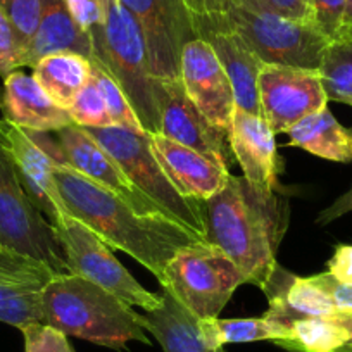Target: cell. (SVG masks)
Segmentation results:
<instances>
[{
    "instance_id": "4dcf8cb0",
    "label": "cell",
    "mask_w": 352,
    "mask_h": 352,
    "mask_svg": "<svg viewBox=\"0 0 352 352\" xmlns=\"http://www.w3.org/2000/svg\"><path fill=\"white\" fill-rule=\"evenodd\" d=\"M311 21L330 42L338 40L344 30L345 0H309Z\"/></svg>"
},
{
    "instance_id": "60d3db41",
    "label": "cell",
    "mask_w": 352,
    "mask_h": 352,
    "mask_svg": "<svg viewBox=\"0 0 352 352\" xmlns=\"http://www.w3.org/2000/svg\"><path fill=\"white\" fill-rule=\"evenodd\" d=\"M306 2H307V6H309V0H306Z\"/></svg>"
},
{
    "instance_id": "8d00e7d4",
    "label": "cell",
    "mask_w": 352,
    "mask_h": 352,
    "mask_svg": "<svg viewBox=\"0 0 352 352\" xmlns=\"http://www.w3.org/2000/svg\"><path fill=\"white\" fill-rule=\"evenodd\" d=\"M327 272L338 283L352 285V243H340L335 247L333 256L327 263Z\"/></svg>"
},
{
    "instance_id": "d590c367",
    "label": "cell",
    "mask_w": 352,
    "mask_h": 352,
    "mask_svg": "<svg viewBox=\"0 0 352 352\" xmlns=\"http://www.w3.org/2000/svg\"><path fill=\"white\" fill-rule=\"evenodd\" d=\"M316 287H320L324 294L331 299L340 313H352V285L338 283L328 272L318 273V275L307 276Z\"/></svg>"
},
{
    "instance_id": "e575fe53",
    "label": "cell",
    "mask_w": 352,
    "mask_h": 352,
    "mask_svg": "<svg viewBox=\"0 0 352 352\" xmlns=\"http://www.w3.org/2000/svg\"><path fill=\"white\" fill-rule=\"evenodd\" d=\"M71 19L81 32L88 33L102 26L107 0H63Z\"/></svg>"
},
{
    "instance_id": "7c38bea8",
    "label": "cell",
    "mask_w": 352,
    "mask_h": 352,
    "mask_svg": "<svg viewBox=\"0 0 352 352\" xmlns=\"http://www.w3.org/2000/svg\"><path fill=\"white\" fill-rule=\"evenodd\" d=\"M257 90L261 116L275 133H287L294 124L328 104L318 69L263 64Z\"/></svg>"
},
{
    "instance_id": "484cf974",
    "label": "cell",
    "mask_w": 352,
    "mask_h": 352,
    "mask_svg": "<svg viewBox=\"0 0 352 352\" xmlns=\"http://www.w3.org/2000/svg\"><path fill=\"white\" fill-rule=\"evenodd\" d=\"M199 330L211 347L218 349L226 344H247V342L283 338L285 328L275 321L263 318H242V320H221V318H202Z\"/></svg>"
},
{
    "instance_id": "83f0119b",
    "label": "cell",
    "mask_w": 352,
    "mask_h": 352,
    "mask_svg": "<svg viewBox=\"0 0 352 352\" xmlns=\"http://www.w3.org/2000/svg\"><path fill=\"white\" fill-rule=\"evenodd\" d=\"M90 64H92L90 80L96 85L97 90H99L100 96H102L104 102H106L107 111H109L111 114V120H113V126L126 128V130L137 131V133H145L140 120H138V116L135 114L130 100L126 99V96H124L123 90L120 88V85H118L102 67L97 66L96 63Z\"/></svg>"
},
{
    "instance_id": "ba28073f",
    "label": "cell",
    "mask_w": 352,
    "mask_h": 352,
    "mask_svg": "<svg viewBox=\"0 0 352 352\" xmlns=\"http://www.w3.org/2000/svg\"><path fill=\"white\" fill-rule=\"evenodd\" d=\"M0 245L49 264L56 273H69L52 223L26 194L8 148L0 142Z\"/></svg>"
},
{
    "instance_id": "6da1fadb",
    "label": "cell",
    "mask_w": 352,
    "mask_h": 352,
    "mask_svg": "<svg viewBox=\"0 0 352 352\" xmlns=\"http://www.w3.org/2000/svg\"><path fill=\"white\" fill-rule=\"evenodd\" d=\"M52 178L67 216L92 230L111 249L123 250L157 280L178 250L206 242L164 214H142L124 199L71 166H56Z\"/></svg>"
},
{
    "instance_id": "7a4b0ae2",
    "label": "cell",
    "mask_w": 352,
    "mask_h": 352,
    "mask_svg": "<svg viewBox=\"0 0 352 352\" xmlns=\"http://www.w3.org/2000/svg\"><path fill=\"white\" fill-rule=\"evenodd\" d=\"M206 242L221 249L245 283L264 290L289 230L290 206L276 190H263L230 175L225 187L204 201Z\"/></svg>"
},
{
    "instance_id": "44dd1931",
    "label": "cell",
    "mask_w": 352,
    "mask_h": 352,
    "mask_svg": "<svg viewBox=\"0 0 352 352\" xmlns=\"http://www.w3.org/2000/svg\"><path fill=\"white\" fill-rule=\"evenodd\" d=\"M161 306L138 313V323L161 345L162 352H225L211 347L199 330V318L173 294L162 289Z\"/></svg>"
},
{
    "instance_id": "30bf717a",
    "label": "cell",
    "mask_w": 352,
    "mask_h": 352,
    "mask_svg": "<svg viewBox=\"0 0 352 352\" xmlns=\"http://www.w3.org/2000/svg\"><path fill=\"white\" fill-rule=\"evenodd\" d=\"M0 142L11 154L19 180L40 212L52 223L66 216L52 178L56 166L67 164L57 138H52L45 131L23 130L2 118Z\"/></svg>"
},
{
    "instance_id": "f546056e",
    "label": "cell",
    "mask_w": 352,
    "mask_h": 352,
    "mask_svg": "<svg viewBox=\"0 0 352 352\" xmlns=\"http://www.w3.org/2000/svg\"><path fill=\"white\" fill-rule=\"evenodd\" d=\"M0 9L14 26L26 56V50L38 30L40 0H0Z\"/></svg>"
},
{
    "instance_id": "4fadbf2b",
    "label": "cell",
    "mask_w": 352,
    "mask_h": 352,
    "mask_svg": "<svg viewBox=\"0 0 352 352\" xmlns=\"http://www.w3.org/2000/svg\"><path fill=\"white\" fill-rule=\"evenodd\" d=\"M56 275L43 261L0 245V321L19 330L45 323L43 290Z\"/></svg>"
},
{
    "instance_id": "d6a6232c",
    "label": "cell",
    "mask_w": 352,
    "mask_h": 352,
    "mask_svg": "<svg viewBox=\"0 0 352 352\" xmlns=\"http://www.w3.org/2000/svg\"><path fill=\"white\" fill-rule=\"evenodd\" d=\"M19 67H25V52L14 26L0 9V78L4 80Z\"/></svg>"
},
{
    "instance_id": "603a6c76",
    "label": "cell",
    "mask_w": 352,
    "mask_h": 352,
    "mask_svg": "<svg viewBox=\"0 0 352 352\" xmlns=\"http://www.w3.org/2000/svg\"><path fill=\"white\" fill-rule=\"evenodd\" d=\"M285 330V337L273 344L287 352H352V313L300 318Z\"/></svg>"
},
{
    "instance_id": "4316f807",
    "label": "cell",
    "mask_w": 352,
    "mask_h": 352,
    "mask_svg": "<svg viewBox=\"0 0 352 352\" xmlns=\"http://www.w3.org/2000/svg\"><path fill=\"white\" fill-rule=\"evenodd\" d=\"M318 71L328 100L352 107V36L328 43Z\"/></svg>"
},
{
    "instance_id": "7402d4cb",
    "label": "cell",
    "mask_w": 352,
    "mask_h": 352,
    "mask_svg": "<svg viewBox=\"0 0 352 352\" xmlns=\"http://www.w3.org/2000/svg\"><path fill=\"white\" fill-rule=\"evenodd\" d=\"M56 52H76L88 59L92 54L90 35L71 19L63 0H40V23L25 56V67Z\"/></svg>"
},
{
    "instance_id": "2e32d148",
    "label": "cell",
    "mask_w": 352,
    "mask_h": 352,
    "mask_svg": "<svg viewBox=\"0 0 352 352\" xmlns=\"http://www.w3.org/2000/svg\"><path fill=\"white\" fill-rule=\"evenodd\" d=\"M161 135L194 148L218 164H233L228 133L211 123L188 99L182 80H162Z\"/></svg>"
},
{
    "instance_id": "ac0fdd59",
    "label": "cell",
    "mask_w": 352,
    "mask_h": 352,
    "mask_svg": "<svg viewBox=\"0 0 352 352\" xmlns=\"http://www.w3.org/2000/svg\"><path fill=\"white\" fill-rule=\"evenodd\" d=\"M228 144L235 161L242 168L243 178L263 190H278L282 159L276 148V133L263 116L235 107Z\"/></svg>"
},
{
    "instance_id": "ab89813d",
    "label": "cell",
    "mask_w": 352,
    "mask_h": 352,
    "mask_svg": "<svg viewBox=\"0 0 352 352\" xmlns=\"http://www.w3.org/2000/svg\"><path fill=\"white\" fill-rule=\"evenodd\" d=\"M351 36H352V0H345L344 30H342L340 38H351Z\"/></svg>"
},
{
    "instance_id": "cb8c5ba5",
    "label": "cell",
    "mask_w": 352,
    "mask_h": 352,
    "mask_svg": "<svg viewBox=\"0 0 352 352\" xmlns=\"http://www.w3.org/2000/svg\"><path fill=\"white\" fill-rule=\"evenodd\" d=\"M290 147L333 162H352V128L342 126L328 107L309 114L289 131Z\"/></svg>"
},
{
    "instance_id": "9c48e42d",
    "label": "cell",
    "mask_w": 352,
    "mask_h": 352,
    "mask_svg": "<svg viewBox=\"0 0 352 352\" xmlns=\"http://www.w3.org/2000/svg\"><path fill=\"white\" fill-rule=\"evenodd\" d=\"M52 225L63 247L69 273L97 283L131 307L154 311L161 306V294H152L144 289L114 257L113 249L88 226L67 214Z\"/></svg>"
},
{
    "instance_id": "f1b7e54d",
    "label": "cell",
    "mask_w": 352,
    "mask_h": 352,
    "mask_svg": "<svg viewBox=\"0 0 352 352\" xmlns=\"http://www.w3.org/2000/svg\"><path fill=\"white\" fill-rule=\"evenodd\" d=\"M67 111L73 118V123L83 128L113 126V120H111L106 102H104L96 85L92 83V80L88 81L87 87L78 94Z\"/></svg>"
},
{
    "instance_id": "8992f818",
    "label": "cell",
    "mask_w": 352,
    "mask_h": 352,
    "mask_svg": "<svg viewBox=\"0 0 352 352\" xmlns=\"http://www.w3.org/2000/svg\"><path fill=\"white\" fill-rule=\"evenodd\" d=\"M159 283L202 320L218 316L245 278L221 249L199 242L171 257Z\"/></svg>"
},
{
    "instance_id": "f35d334b",
    "label": "cell",
    "mask_w": 352,
    "mask_h": 352,
    "mask_svg": "<svg viewBox=\"0 0 352 352\" xmlns=\"http://www.w3.org/2000/svg\"><path fill=\"white\" fill-rule=\"evenodd\" d=\"M349 212H352V187L345 194H342L340 197L335 199L327 209H323L318 214L316 223L318 225H328V223L335 221V219L342 218V216L349 214Z\"/></svg>"
},
{
    "instance_id": "277c9868",
    "label": "cell",
    "mask_w": 352,
    "mask_h": 352,
    "mask_svg": "<svg viewBox=\"0 0 352 352\" xmlns=\"http://www.w3.org/2000/svg\"><path fill=\"white\" fill-rule=\"evenodd\" d=\"M90 40L88 60L120 85L145 133H161L162 80L152 74L140 26L120 0H107L106 19L90 32Z\"/></svg>"
},
{
    "instance_id": "e0dca14e",
    "label": "cell",
    "mask_w": 352,
    "mask_h": 352,
    "mask_svg": "<svg viewBox=\"0 0 352 352\" xmlns=\"http://www.w3.org/2000/svg\"><path fill=\"white\" fill-rule=\"evenodd\" d=\"M194 26L199 38L206 40L218 56L232 83L236 107L245 113L261 116L257 78L263 63L259 57L239 33L230 28L225 16L194 18Z\"/></svg>"
},
{
    "instance_id": "74e56055",
    "label": "cell",
    "mask_w": 352,
    "mask_h": 352,
    "mask_svg": "<svg viewBox=\"0 0 352 352\" xmlns=\"http://www.w3.org/2000/svg\"><path fill=\"white\" fill-rule=\"evenodd\" d=\"M194 18H219L232 8V0H184Z\"/></svg>"
},
{
    "instance_id": "9a60e30c",
    "label": "cell",
    "mask_w": 352,
    "mask_h": 352,
    "mask_svg": "<svg viewBox=\"0 0 352 352\" xmlns=\"http://www.w3.org/2000/svg\"><path fill=\"white\" fill-rule=\"evenodd\" d=\"M67 166L100 187L114 192L142 214H164L151 199L142 194L120 168L113 155L80 124H67L56 131ZM166 216V214H164Z\"/></svg>"
},
{
    "instance_id": "5b68a950",
    "label": "cell",
    "mask_w": 352,
    "mask_h": 352,
    "mask_svg": "<svg viewBox=\"0 0 352 352\" xmlns=\"http://www.w3.org/2000/svg\"><path fill=\"white\" fill-rule=\"evenodd\" d=\"M120 164L131 184L147 195L169 219L206 240L204 201L182 195L152 152L148 133L120 126L85 128Z\"/></svg>"
},
{
    "instance_id": "3957f363",
    "label": "cell",
    "mask_w": 352,
    "mask_h": 352,
    "mask_svg": "<svg viewBox=\"0 0 352 352\" xmlns=\"http://www.w3.org/2000/svg\"><path fill=\"white\" fill-rule=\"evenodd\" d=\"M45 324L66 337L123 351L128 342L151 344L137 311L109 290L74 273H57L43 290Z\"/></svg>"
},
{
    "instance_id": "8fae6325",
    "label": "cell",
    "mask_w": 352,
    "mask_h": 352,
    "mask_svg": "<svg viewBox=\"0 0 352 352\" xmlns=\"http://www.w3.org/2000/svg\"><path fill=\"white\" fill-rule=\"evenodd\" d=\"M138 23L151 71L159 80H178L184 47L197 38L194 16L184 0H120Z\"/></svg>"
},
{
    "instance_id": "d6986e66",
    "label": "cell",
    "mask_w": 352,
    "mask_h": 352,
    "mask_svg": "<svg viewBox=\"0 0 352 352\" xmlns=\"http://www.w3.org/2000/svg\"><path fill=\"white\" fill-rule=\"evenodd\" d=\"M148 144L176 190L188 199L208 201L225 187L232 175L226 166L161 133H148Z\"/></svg>"
},
{
    "instance_id": "ffe728a7",
    "label": "cell",
    "mask_w": 352,
    "mask_h": 352,
    "mask_svg": "<svg viewBox=\"0 0 352 352\" xmlns=\"http://www.w3.org/2000/svg\"><path fill=\"white\" fill-rule=\"evenodd\" d=\"M0 109L6 121L23 130L56 133L60 128L73 124L69 111L57 106L35 78L19 69L4 78Z\"/></svg>"
},
{
    "instance_id": "d4e9b609",
    "label": "cell",
    "mask_w": 352,
    "mask_h": 352,
    "mask_svg": "<svg viewBox=\"0 0 352 352\" xmlns=\"http://www.w3.org/2000/svg\"><path fill=\"white\" fill-rule=\"evenodd\" d=\"M33 69V78L43 92L63 109H69L78 94L87 87L92 64L76 52H56L42 57Z\"/></svg>"
},
{
    "instance_id": "5bb4252c",
    "label": "cell",
    "mask_w": 352,
    "mask_h": 352,
    "mask_svg": "<svg viewBox=\"0 0 352 352\" xmlns=\"http://www.w3.org/2000/svg\"><path fill=\"white\" fill-rule=\"evenodd\" d=\"M180 80L195 107L214 126L228 133L236 107L235 96L218 56L206 40L197 36L184 47Z\"/></svg>"
},
{
    "instance_id": "1f68e13d",
    "label": "cell",
    "mask_w": 352,
    "mask_h": 352,
    "mask_svg": "<svg viewBox=\"0 0 352 352\" xmlns=\"http://www.w3.org/2000/svg\"><path fill=\"white\" fill-rule=\"evenodd\" d=\"M25 352H74L67 337L45 323H32L21 328Z\"/></svg>"
},
{
    "instance_id": "52a82bcc",
    "label": "cell",
    "mask_w": 352,
    "mask_h": 352,
    "mask_svg": "<svg viewBox=\"0 0 352 352\" xmlns=\"http://www.w3.org/2000/svg\"><path fill=\"white\" fill-rule=\"evenodd\" d=\"M225 19L263 64L318 69L330 43L311 21H297L273 12L232 4Z\"/></svg>"
},
{
    "instance_id": "836d02e7",
    "label": "cell",
    "mask_w": 352,
    "mask_h": 352,
    "mask_svg": "<svg viewBox=\"0 0 352 352\" xmlns=\"http://www.w3.org/2000/svg\"><path fill=\"white\" fill-rule=\"evenodd\" d=\"M232 4L252 11L273 12L297 21H311V9L306 0H232Z\"/></svg>"
}]
</instances>
